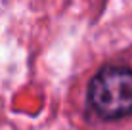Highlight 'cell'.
<instances>
[{"mask_svg": "<svg viewBox=\"0 0 132 130\" xmlns=\"http://www.w3.org/2000/svg\"><path fill=\"white\" fill-rule=\"evenodd\" d=\"M88 103L103 120H119L132 115V69L102 67L88 84Z\"/></svg>", "mask_w": 132, "mask_h": 130, "instance_id": "6da1fadb", "label": "cell"}]
</instances>
